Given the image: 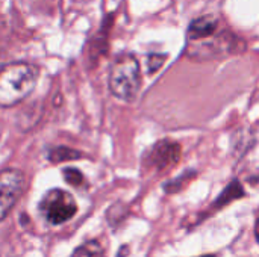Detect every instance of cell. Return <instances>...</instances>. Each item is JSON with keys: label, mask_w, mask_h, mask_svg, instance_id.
<instances>
[{"label": "cell", "mask_w": 259, "mask_h": 257, "mask_svg": "<svg viewBox=\"0 0 259 257\" xmlns=\"http://www.w3.org/2000/svg\"><path fill=\"white\" fill-rule=\"evenodd\" d=\"M38 80V67L30 62L5 64L0 71V105L11 108L23 101L33 91Z\"/></svg>", "instance_id": "1"}, {"label": "cell", "mask_w": 259, "mask_h": 257, "mask_svg": "<svg viewBox=\"0 0 259 257\" xmlns=\"http://www.w3.org/2000/svg\"><path fill=\"white\" fill-rule=\"evenodd\" d=\"M109 91L123 101H134L141 88V67L132 53L117 55L108 70Z\"/></svg>", "instance_id": "2"}, {"label": "cell", "mask_w": 259, "mask_h": 257, "mask_svg": "<svg viewBox=\"0 0 259 257\" xmlns=\"http://www.w3.org/2000/svg\"><path fill=\"white\" fill-rule=\"evenodd\" d=\"M246 42L229 30H220L199 42H187V55L196 59H214L234 52H244Z\"/></svg>", "instance_id": "3"}, {"label": "cell", "mask_w": 259, "mask_h": 257, "mask_svg": "<svg viewBox=\"0 0 259 257\" xmlns=\"http://www.w3.org/2000/svg\"><path fill=\"white\" fill-rule=\"evenodd\" d=\"M77 212L73 195L62 189H50L39 201V214L52 226H61L70 221Z\"/></svg>", "instance_id": "4"}, {"label": "cell", "mask_w": 259, "mask_h": 257, "mask_svg": "<svg viewBox=\"0 0 259 257\" xmlns=\"http://www.w3.org/2000/svg\"><path fill=\"white\" fill-rule=\"evenodd\" d=\"M182 156L181 145L173 139H161L155 142L147 153H144L143 164L147 170H153L162 173L168 168H173Z\"/></svg>", "instance_id": "5"}, {"label": "cell", "mask_w": 259, "mask_h": 257, "mask_svg": "<svg viewBox=\"0 0 259 257\" xmlns=\"http://www.w3.org/2000/svg\"><path fill=\"white\" fill-rule=\"evenodd\" d=\"M26 188V176L20 170L5 168L0 174V218L5 220Z\"/></svg>", "instance_id": "6"}, {"label": "cell", "mask_w": 259, "mask_h": 257, "mask_svg": "<svg viewBox=\"0 0 259 257\" xmlns=\"http://www.w3.org/2000/svg\"><path fill=\"white\" fill-rule=\"evenodd\" d=\"M222 30L220 18L215 15H202L194 18L187 29V42H199L211 38Z\"/></svg>", "instance_id": "7"}, {"label": "cell", "mask_w": 259, "mask_h": 257, "mask_svg": "<svg viewBox=\"0 0 259 257\" xmlns=\"http://www.w3.org/2000/svg\"><path fill=\"white\" fill-rule=\"evenodd\" d=\"M112 21H114V15L112 14L106 15L102 26H100V29L97 30V33L90 39V42L87 45V55H88L90 62L99 64V59L106 55V52H108V38H109L108 32H109V29L112 26Z\"/></svg>", "instance_id": "8"}, {"label": "cell", "mask_w": 259, "mask_h": 257, "mask_svg": "<svg viewBox=\"0 0 259 257\" xmlns=\"http://www.w3.org/2000/svg\"><path fill=\"white\" fill-rule=\"evenodd\" d=\"M241 197H244V189H243L241 183L238 180H232L223 189V192L219 195V198L214 203V208L215 209H222V208L228 206L229 203H232V201H235V200H238Z\"/></svg>", "instance_id": "9"}, {"label": "cell", "mask_w": 259, "mask_h": 257, "mask_svg": "<svg viewBox=\"0 0 259 257\" xmlns=\"http://www.w3.org/2000/svg\"><path fill=\"white\" fill-rule=\"evenodd\" d=\"M83 155L79 150L65 147V145H59L55 147L49 151V161L53 164H59V162H68V161H79L82 159Z\"/></svg>", "instance_id": "10"}, {"label": "cell", "mask_w": 259, "mask_h": 257, "mask_svg": "<svg viewBox=\"0 0 259 257\" xmlns=\"http://www.w3.org/2000/svg\"><path fill=\"white\" fill-rule=\"evenodd\" d=\"M194 177H196V171H194V170H188V171H185L184 174L178 176L176 179L167 182V183L164 185V191H165L167 194H176V192L182 191V188H185Z\"/></svg>", "instance_id": "11"}, {"label": "cell", "mask_w": 259, "mask_h": 257, "mask_svg": "<svg viewBox=\"0 0 259 257\" xmlns=\"http://www.w3.org/2000/svg\"><path fill=\"white\" fill-rule=\"evenodd\" d=\"M70 257H103V248L97 241H88L79 245Z\"/></svg>", "instance_id": "12"}, {"label": "cell", "mask_w": 259, "mask_h": 257, "mask_svg": "<svg viewBox=\"0 0 259 257\" xmlns=\"http://www.w3.org/2000/svg\"><path fill=\"white\" fill-rule=\"evenodd\" d=\"M62 176H64V180H65L70 186L80 188V186L85 183V177H83V174H82L77 168L65 167V168L62 170Z\"/></svg>", "instance_id": "13"}, {"label": "cell", "mask_w": 259, "mask_h": 257, "mask_svg": "<svg viewBox=\"0 0 259 257\" xmlns=\"http://www.w3.org/2000/svg\"><path fill=\"white\" fill-rule=\"evenodd\" d=\"M167 59V53H149L147 55V74L153 76L158 70H161V67L164 65Z\"/></svg>", "instance_id": "14"}, {"label": "cell", "mask_w": 259, "mask_h": 257, "mask_svg": "<svg viewBox=\"0 0 259 257\" xmlns=\"http://www.w3.org/2000/svg\"><path fill=\"white\" fill-rule=\"evenodd\" d=\"M255 236H256V239H258L259 242V211L258 214H256V220H255Z\"/></svg>", "instance_id": "15"}, {"label": "cell", "mask_w": 259, "mask_h": 257, "mask_svg": "<svg viewBox=\"0 0 259 257\" xmlns=\"http://www.w3.org/2000/svg\"><path fill=\"white\" fill-rule=\"evenodd\" d=\"M200 257H215V256H211V254H208V256H200Z\"/></svg>", "instance_id": "16"}]
</instances>
